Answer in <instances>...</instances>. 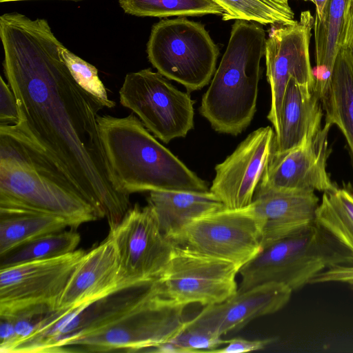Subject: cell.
<instances>
[{
  "label": "cell",
  "mask_w": 353,
  "mask_h": 353,
  "mask_svg": "<svg viewBox=\"0 0 353 353\" xmlns=\"http://www.w3.org/2000/svg\"><path fill=\"white\" fill-rule=\"evenodd\" d=\"M326 123L336 125L345 138L353 170V54L340 48L327 88L320 99ZM353 193V187L352 188Z\"/></svg>",
  "instance_id": "21"
},
{
  "label": "cell",
  "mask_w": 353,
  "mask_h": 353,
  "mask_svg": "<svg viewBox=\"0 0 353 353\" xmlns=\"http://www.w3.org/2000/svg\"><path fill=\"white\" fill-rule=\"evenodd\" d=\"M147 200L161 232L172 241L194 220L225 208L210 191H151Z\"/></svg>",
  "instance_id": "20"
},
{
  "label": "cell",
  "mask_w": 353,
  "mask_h": 353,
  "mask_svg": "<svg viewBox=\"0 0 353 353\" xmlns=\"http://www.w3.org/2000/svg\"><path fill=\"white\" fill-rule=\"evenodd\" d=\"M185 307L162 296L158 285L155 293L130 312L100 330L65 342L61 352H131L150 349L185 327Z\"/></svg>",
  "instance_id": "6"
},
{
  "label": "cell",
  "mask_w": 353,
  "mask_h": 353,
  "mask_svg": "<svg viewBox=\"0 0 353 353\" xmlns=\"http://www.w3.org/2000/svg\"><path fill=\"white\" fill-rule=\"evenodd\" d=\"M60 52L75 81L100 101L104 108H114L116 103L109 99L106 88L99 77L97 68L72 52L63 45L61 47Z\"/></svg>",
  "instance_id": "28"
},
{
  "label": "cell",
  "mask_w": 353,
  "mask_h": 353,
  "mask_svg": "<svg viewBox=\"0 0 353 353\" xmlns=\"http://www.w3.org/2000/svg\"><path fill=\"white\" fill-rule=\"evenodd\" d=\"M319 205L314 190H256L252 205L262 225V248L313 223Z\"/></svg>",
  "instance_id": "18"
},
{
  "label": "cell",
  "mask_w": 353,
  "mask_h": 353,
  "mask_svg": "<svg viewBox=\"0 0 353 353\" xmlns=\"http://www.w3.org/2000/svg\"><path fill=\"white\" fill-rule=\"evenodd\" d=\"M275 132L270 126L255 130L222 163L215 166L210 191L229 209L252 204L273 152Z\"/></svg>",
  "instance_id": "14"
},
{
  "label": "cell",
  "mask_w": 353,
  "mask_h": 353,
  "mask_svg": "<svg viewBox=\"0 0 353 353\" xmlns=\"http://www.w3.org/2000/svg\"><path fill=\"white\" fill-rule=\"evenodd\" d=\"M32 1V0H0L1 3L10 2V1ZM36 1V0H33ZM63 1H80L83 0H63Z\"/></svg>",
  "instance_id": "35"
},
{
  "label": "cell",
  "mask_w": 353,
  "mask_h": 353,
  "mask_svg": "<svg viewBox=\"0 0 353 353\" xmlns=\"http://www.w3.org/2000/svg\"><path fill=\"white\" fill-rule=\"evenodd\" d=\"M109 235L119 260V290L157 281L171 258L175 244L161 232L150 207L136 203Z\"/></svg>",
  "instance_id": "12"
},
{
  "label": "cell",
  "mask_w": 353,
  "mask_h": 353,
  "mask_svg": "<svg viewBox=\"0 0 353 353\" xmlns=\"http://www.w3.org/2000/svg\"><path fill=\"white\" fill-rule=\"evenodd\" d=\"M314 21L310 11L302 12L299 21L277 25L265 41L266 76L272 97L267 117L274 130L278 126L283 95L290 79L313 92L315 81L309 50Z\"/></svg>",
  "instance_id": "13"
},
{
  "label": "cell",
  "mask_w": 353,
  "mask_h": 353,
  "mask_svg": "<svg viewBox=\"0 0 353 353\" xmlns=\"http://www.w3.org/2000/svg\"><path fill=\"white\" fill-rule=\"evenodd\" d=\"M0 207L59 216L73 229L99 219L59 167L13 124H0Z\"/></svg>",
  "instance_id": "2"
},
{
  "label": "cell",
  "mask_w": 353,
  "mask_h": 353,
  "mask_svg": "<svg viewBox=\"0 0 353 353\" xmlns=\"http://www.w3.org/2000/svg\"><path fill=\"white\" fill-rule=\"evenodd\" d=\"M314 223L332 236L353 258V193L348 188L323 192Z\"/></svg>",
  "instance_id": "24"
},
{
  "label": "cell",
  "mask_w": 353,
  "mask_h": 353,
  "mask_svg": "<svg viewBox=\"0 0 353 353\" xmlns=\"http://www.w3.org/2000/svg\"><path fill=\"white\" fill-rule=\"evenodd\" d=\"M80 241V234L73 228L49 234L0 256V269L69 254L77 250Z\"/></svg>",
  "instance_id": "25"
},
{
  "label": "cell",
  "mask_w": 353,
  "mask_h": 353,
  "mask_svg": "<svg viewBox=\"0 0 353 353\" xmlns=\"http://www.w3.org/2000/svg\"><path fill=\"white\" fill-rule=\"evenodd\" d=\"M292 292L278 283L237 292L221 303L205 306L194 318L187 321L186 327L223 336L243 328L256 318L278 312L288 303Z\"/></svg>",
  "instance_id": "16"
},
{
  "label": "cell",
  "mask_w": 353,
  "mask_h": 353,
  "mask_svg": "<svg viewBox=\"0 0 353 353\" xmlns=\"http://www.w3.org/2000/svg\"><path fill=\"white\" fill-rule=\"evenodd\" d=\"M68 227L70 228V223L59 216L0 207V256L36 239L65 230Z\"/></svg>",
  "instance_id": "22"
},
{
  "label": "cell",
  "mask_w": 353,
  "mask_h": 353,
  "mask_svg": "<svg viewBox=\"0 0 353 353\" xmlns=\"http://www.w3.org/2000/svg\"><path fill=\"white\" fill-rule=\"evenodd\" d=\"M348 0H327L322 16L314 19L316 66L313 92L321 99L327 88L338 51L343 14Z\"/></svg>",
  "instance_id": "23"
},
{
  "label": "cell",
  "mask_w": 353,
  "mask_h": 353,
  "mask_svg": "<svg viewBox=\"0 0 353 353\" xmlns=\"http://www.w3.org/2000/svg\"><path fill=\"white\" fill-rule=\"evenodd\" d=\"M0 38L4 74L19 111L14 125L113 228L130 202L115 181L101 142L97 118L104 106L75 81L61 56L63 44L46 19L3 14Z\"/></svg>",
  "instance_id": "1"
},
{
  "label": "cell",
  "mask_w": 353,
  "mask_h": 353,
  "mask_svg": "<svg viewBox=\"0 0 353 353\" xmlns=\"http://www.w3.org/2000/svg\"><path fill=\"white\" fill-rule=\"evenodd\" d=\"M184 348L187 353L209 352L226 345L228 340H223L216 334L192 327H186L170 339Z\"/></svg>",
  "instance_id": "29"
},
{
  "label": "cell",
  "mask_w": 353,
  "mask_h": 353,
  "mask_svg": "<svg viewBox=\"0 0 353 353\" xmlns=\"http://www.w3.org/2000/svg\"><path fill=\"white\" fill-rule=\"evenodd\" d=\"M20 121L16 97L3 78L0 77V123L17 124Z\"/></svg>",
  "instance_id": "30"
},
{
  "label": "cell",
  "mask_w": 353,
  "mask_h": 353,
  "mask_svg": "<svg viewBox=\"0 0 353 353\" xmlns=\"http://www.w3.org/2000/svg\"><path fill=\"white\" fill-rule=\"evenodd\" d=\"M339 47L350 50L353 54V0H348L343 14Z\"/></svg>",
  "instance_id": "33"
},
{
  "label": "cell",
  "mask_w": 353,
  "mask_h": 353,
  "mask_svg": "<svg viewBox=\"0 0 353 353\" xmlns=\"http://www.w3.org/2000/svg\"><path fill=\"white\" fill-rule=\"evenodd\" d=\"M353 264V258L314 221L263 247L243 265L238 291L268 283L297 290L330 267Z\"/></svg>",
  "instance_id": "5"
},
{
  "label": "cell",
  "mask_w": 353,
  "mask_h": 353,
  "mask_svg": "<svg viewBox=\"0 0 353 353\" xmlns=\"http://www.w3.org/2000/svg\"><path fill=\"white\" fill-rule=\"evenodd\" d=\"M119 101L165 143L185 137L194 128V101L150 68L125 75Z\"/></svg>",
  "instance_id": "9"
},
{
  "label": "cell",
  "mask_w": 353,
  "mask_h": 353,
  "mask_svg": "<svg viewBox=\"0 0 353 353\" xmlns=\"http://www.w3.org/2000/svg\"><path fill=\"white\" fill-rule=\"evenodd\" d=\"M325 123L307 143L285 153L272 154L256 190H310L331 192L339 188L327 172L331 154Z\"/></svg>",
  "instance_id": "15"
},
{
  "label": "cell",
  "mask_w": 353,
  "mask_h": 353,
  "mask_svg": "<svg viewBox=\"0 0 353 353\" xmlns=\"http://www.w3.org/2000/svg\"><path fill=\"white\" fill-rule=\"evenodd\" d=\"M274 341V338L248 340L241 337L228 340L225 346L210 351V353H242L264 349Z\"/></svg>",
  "instance_id": "32"
},
{
  "label": "cell",
  "mask_w": 353,
  "mask_h": 353,
  "mask_svg": "<svg viewBox=\"0 0 353 353\" xmlns=\"http://www.w3.org/2000/svg\"><path fill=\"white\" fill-rule=\"evenodd\" d=\"M123 10L137 17H168L223 14L212 0H119Z\"/></svg>",
  "instance_id": "27"
},
{
  "label": "cell",
  "mask_w": 353,
  "mask_h": 353,
  "mask_svg": "<svg viewBox=\"0 0 353 353\" xmlns=\"http://www.w3.org/2000/svg\"><path fill=\"white\" fill-rule=\"evenodd\" d=\"M105 153L125 194L157 190L206 192L203 179L161 145L133 113L97 118Z\"/></svg>",
  "instance_id": "3"
},
{
  "label": "cell",
  "mask_w": 353,
  "mask_h": 353,
  "mask_svg": "<svg viewBox=\"0 0 353 353\" xmlns=\"http://www.w3.org/2000/svg\"><path fill=\"white\" fill-rule=\"evenodd\" d=\"M265 41L258 23L237 19L232 25L228 46L199 108L215 131L236 136L252 121Z\"/></svg>",
  "instance_id": "4"
},
{
  "label": "cell",
  "mask_w": 353,
  "mask_h": 353,
  "mask_svg": "<svg viewBox=\"0 0 353 353\" xmlns=\"http://www.w3.org/2000/svg\"><path fill=\"white\" fill-rule=\"evenodd\" d=\"M119 260L116 245L108 234L85 252L76 267L57 310L92 304L119 290Z\"/></svg>",
  "instance_id": "17"
},
{
  "label": "cell",
  "mask_w": 353,
  "mask_h": 353,
  "mask_svg": "<svg viewBox=\"0 0 353 353\" xmlns=\"http://www.w3.org/2000/svg\"><path fill=\"white\" fill-rule=\"evenodd\" d=\"M303 1H311L314 3V0H303Z\"/></svg>",
  "instance_id": "36"
},
{
  "label": "cell",
  "mask_w": 353,
  "mask_h": 353,
  "mask_svg": "<svg viewBox=\"0 0 353 353\" xmlns=\"http://www.w3.org/2000/svg\"><path fill=\"white\" fill-rule=\"evenodd\" d=\"M85 252L76 250L58 257L0 269V317L35 316L57 310Z\"/></svg>",
  "instance_id": "8"
},
{
  "label": "cell",
  "mask_w": 353,
  "mask_h": 353,
  "mask_svg": "<svg viewBox=\"0 0 353 353\" xmlns=\"http://www.w3.org/2000/svg\"><path fill=\"white\" fill-rule=\"evenodd\" d=\"M146 51L160 74L190 91L201 90L212 80L219 54L204 26L183 17L155 23Z\"/></svg>",
  "instance_id": "7"
},
{
  "label": "cell",
  "mask_w": 353,
  "mask_h": 353,
  "mask_svg": "<svg viewBox=\"0 0 353 353\" xmlns=\"http://www.w3.org/2000/svg\"><path fill=\"white\" fill-rule=\"evenodd\" d=\"M262 241V225L252 204L241 209L223 208L200 216L172 241L240 268L261 250Z\"/></svg>",
  "instance_id": "10"
},
{
  "label": "cell",
  "mask_w": 353,
  "mask_h": 353,
  "mask_svg": "<svg viewBox=\"0 0 353 353\" xmlns=\"http://www.w3.org/2000/svg\"><path fill=\"white\" fill-rule=\"evenodd\" d=\"M239 270L231 262L175 245L157 281L161 295L170 301L205 307L221 303L237 292L236 276Z\"/></svg>",
  "instance_id": "11"
},
{
  "label": "cell",
  "mask_w": 353,
  "mask_h": 353,
  "mask_svg": "<svg viewBox=\"0 0 353 353\" xmlns=\"http://www.w3.org/2000/svg\"><path fill=\"white\" fill-rule=\"evenodd\" d=\"M323 116L320 99L290 79L274 130L273 153H285L312 139L321 129Z\"/></svg>",
  "instance_id": "19"
},
{
  "label": "cell",
  "mask_w": 353,
  "mask_h": 353,
  "mask_svg": "<svg viewBox=\"0 0 353 353\" xmlns=\"http://www.w3.org/2000/svg\"><path fill=\"white\" fill-rule=\"evenodd\" d=\"M339 282L353 288V264H341L330 267L314 276L310 283Z\"/></svg>",
  "instance_id": "31"
},
{
  "label": "cell",
  "mask_w": 353,
  "mask_h": 353,
  "mask_svg": "<svg viewBox=\"0 0 353 353\" xmlns=\"http://www.w3.org/2000/svg\"><path fill=\"white\" fill-rule=\"evenodd\" d=\"M14 339V322L10 319L1 318L0 352L8 353Z\"/></svg>",
  "instance_id": "34"
},
{
  "label": "cell",
  "mask_w": 353,
  "mask_h": 353,
  "mask_svg": "<svg viewBox=\"0 0 353 353\" xmlns=\"http://www.w3.org/2000/svg\"><path fill=\"white\" fill-rule=\"evenodd\" d=\"M212 1L223 9V21L239 19L263 25H287L295 22L288 0Z\"/></svg>",
  "instance_id": "26"
}]
</instances>
